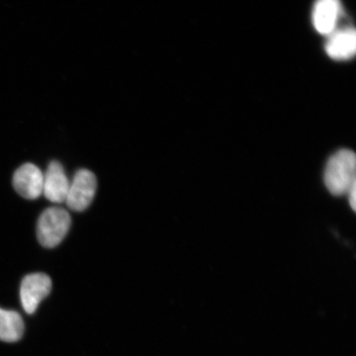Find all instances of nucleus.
Returning a JSON list of instances; mask_svg holds the SVG:
<instances>
[{"mask_svg":"<svg viewBox=\"0 0 356 356\" xmlns=\"http://www.w3.org/2000/svg\"><path fill=\"white\" fill-rule=\"evenodd\" d=\"M355 154L353 150L342 149L331 156L324 172V182L330 193L336 197L346 195L355 184Z\"/></svg>","mask_w":356,"mask_h":356,"instance_id":"1","label":"nucleus"},{"mask_svg":"<svg viewBox=\"0 0 356 356\" xmlns=\"http://www.w3.org/2000/svg\"><path fill=\"white\" fill-rule=\"evenodd\" d=\"M71 218L60 207H51L43 211L38 222V238L43 247L52 248L59 245L68 233Z\"/></svg>","mask_w":356,"mask_h":356,"instance_id":"2","label":"nucleus"},{"mask_svg":"<svg viewBox=\"0 0 356 356\" xmlns=\"http://www.w3.org/2000/svg\"><path fill=\"white\" fill-rule=\"evenodd\" d=\"M96 191V176L88 169H80L70 182L66 204L71 211H83L90 206Z\"/></svg>","mask_w":356,"mask_h":356,"instance_id":"3","label":"nucleus"},{"mask_svg":"<svg viewBox=\"0 0 356 356\" xmlns=\"http://www.w3.org/2000/svg\"><path fill=\"white\" fill-rule=\"evenodd\" d=\"M51 280L47 274L26 275L21 284L20 297L22 308L26 314L35 313L40 302L51 293Z\"/></svg>","mask_w":356,"mask_h":356,"instance_id":"4","label":"nucleus"},{"mask_svg":"<svg viewBox=\"0 0 356 356\" xmlns=\"http://www.w3.org/2000/svg\"><path fill=\"white\" fill-rule=\"evenodd\" d=\"M325 51L336 60H350L355 55L356 33L353 26H338L327 35Z\"/></svg>","mask_w":356,"mask_h":356,"instance_id":"5","label":"nucleus"},{"mask_svg":"<svg viewBox=\"0 0 356 356\" xmlns=\"http://www.w3.org/2000/svg\"><path fill=\"white\" fill-rule=\"evenodd\" d=\"M342 13L340 0H316L312 10L314 28L327 37L339 26Z\"/></svg>","mask_w":356,"mask_h":356,"instance_id":"6","label":"nucleus"},{"mask_svg":"<svg viewBox=\"0 0 356 356\" xmlns=\"http://www.w3.org/2000/svg\"><path fill=\"white\" fill-rule=\"evenodd\" d=\"M44 175L33 163H25L13 175V184L21 197L28 200L37 199L42 194Z\"/></svg>","mask_w":356,"mask_h":356,"instance_id":"7","label":"nucleus"},{"mask_svg":"<svg viewBox=\"0 0 356 356\" xmlns=\"http://www.w3.org/2000/svg\"><path fill=\"white\" fill-rule=\"evenodd\" d=\"M70 181L67 177L64 168L58 161H52L44 175L43 191L44 197L56 204L65 202Z\"/></svg>","mask_w":356,"mask_h":356,"instance_id":"8","label":"nucleus"},{"mask_svg":"<svg viewBox=\"0 0 356 356\" xmlns=\"http://www.w3.org/2000/svg\"><path fill=\"white\" fill-rule=\"evenodd\" d=\"M24 332V323L20 314L0 309V340L15 342L21 339Z\"/></svg>","mask_w":356,"mask_h":356,"instance_id":"9","label":"nucleus"},{"mask_svg":"<svg viewBox=\"0 0 356 356\" xmlns=\"http://www.w3.org/2000/svg\"><path fill=\"white\" fill-rule=\"evenodd\" d=\"M356 184H355L350 190L347 195L349 197V203L350 204V207L353 208V210L355 211L356 210Z\"/></svg>","mask_w":356,"mask_h":356,"instance_id":"10","label":"nucleus"}]
</instances>
